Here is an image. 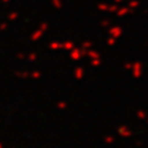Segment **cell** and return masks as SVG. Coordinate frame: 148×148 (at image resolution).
<instances>
[{
	"label": "cell",
	"instance_id": "5b68a950",
	"mask_svg": "<svg viewBox=\"0 0 148 148\" xmlns=\"http://www.w3.org/2000/svg\"><path fill=\"white\" fill-rule=\"evenodd\" d=\"M38 57H40L38 52H37V51H34V52L27 53L26 59H27V61H29L30 63H35V62H37V59H38Z\"/></svg>",
	"mask_w": 148,
	"mask_h": 148
},
{
	"label": "cell",
	"instance_id": "7c38bea8",
	"mask_svg": "<svg viewBox=\"0 0 148 148\" xmlns=\"http://www.w3.org/2000/svg\"><path fill=\"white\" fill-rule=\"evenodd\" d=\"M1 1H3V3H5V4H6V3H9V1H10V0H1Z\"/></svg>",
	"mask_w": 148,
	"mask_h": 148
},
{
	"label": "cell",
	"instance_id": "3957f363",
	"mask_svg": "<svg viewBox=\"0 0 148 148\" xmlns=\"http://www.w3.org/2000/svg\"><path fill=\"white\" fill-rule=\"evenodd\" d=\"M30 11H31V10H26L25 15H29V16H31V17H34L35 20H37L36 14H31V15H30ZM37 15H40V14H37ZM37 21H38V20H37ZM12 27H14V26H12ZM9 38H10V34H9V35H1V36H0V46H3Z\"/></svg>",
	"mask_w": 148,
	"mask_h": 148
},
{
	"label": "cell",
	"instance_id": "9c48e42d",
	"mask_svg": "<svg viewBox=\"0 0 148 148\" xmlns=\"http://www.w3.org/2000/svg\"><path fill=\"white\" fill-rule=\"evenodd\" d=\"M52 4L56 9H61L62 4H61V0H52Z\"/></svg>",
	"mask_w": 148,
	"mask_h": 148
},
{
	"label": "cell",
	"instance_id": "7a4b0ae2",
	"mask_svg": "<svg viewBox=\"0 0 148 148\" xmlns=\"http://www.w3.org/2000/svg\"><path fill=\"white\" fill-rule=\"evenodd\" d=\"M5 17H6V21L15 22V21H17L18 18H20V11L18 10H10L5 15Z\"/></svg>",
	"mask_w": 148,
	"mask_h": 148
},
{
	"label": "cell",
	"instance_id": "6da1fadb",
	"mask_svg": "<svg viewBox=\"0 0 148 148\" xmlns=\"http://www.w3.org/2000/svg\"><path fill=\"white\" fill-rule=\"evenodd\" d=\"M43 36H45L43 32L41 31L40 29H37V30H34L32 32H30L29 40L31 41V42H37V41H41V40H42Z\"/></svg>",
	"mask_w": 148,
	"mask_h": 148
},
{
	"label": "cell",
	"instance_id": "8992f818",
	"mask_svg": "<svg viewBox=\"0 0 148 148\" xmlns=\"http://www.w3.org/2000/svg\"><path fill=\"white\" fill-rule=\"evenodd\" d=\"M38 29L43 32V34H46V32L49 31V22L47 20H43V21H40L38 24Z\"/></svg>",
	"mask_w": 148,
	"mask_h": 148
},
{
	"label": "cell",
	"instance_id": "30bf717a",
	"mask_svg": "<svg viewBox=\"0 0 148 148\" xmlns=\"http://www.w3.org/2000/svg\"><path fill=\"white\" fill-rule=\"evenodd\" d=\"M73 47V43L72 42H64L62 43V48L63 49H69V48H72Z\"/></svg>",
	"mask_w": 148,
	"mask_h": 148
},
{
	"label": "cell",
	"instance_id": "8fae6325",
	"mask_svg": "<svg viewBox=\"0 0 148 148\" xmlns=\"http://www.w3.org/2000/svg\"><path fill=\"white\" fill-rule=\"evenodd\" d=\"M0 148H5V147H4V145H3V142H0Z\"/></svg>",
	"mask_w": 148,
	"mask_h": 148
},
{
	"label": "cell",
	"instance_id": "ba28073f",
	"mask_svg": "<svg viewBox=\"0 0 148 148\" xmlns=\"http://www.w3.org/2000/svg\"><path fill=\"white\" fill-rule=\"evenodd\" d=\"M67 108V103H64V101H57L56 103V109L57 110H66Z\"/></svg>",
	"mask_w": 148,
	"mask_h": 148
},
{
	"label": "cell",
	"instance_id": "277c9868",
	"mask_svg": "<svg viewBox=\"0 0 148 148\" xmlns=\"http://www.w3.org/2000/svg\"><path fill=\"white\" fill-rule=\"evenodd\" d=\"M42 77H43V73L41 72L40 69H34V71L30 72V79L34 82H38Z\"/></svg>",
	"mask_w": 148,
	"mask_h": 148
},
{
	"label": "cell",
	"instance_id": "52a82bcc",
	"mask_svg": "<svg viewBox=\"0 0 148 148\" xmlns=\"http://www.w3.org/2000/svg\"><path fill=\"white\" fill-rule=\"evenodd\" d=\"M9 27H10V22L9 21H0V32H5L9 30Z\"/></svg>",
	"mask_w": 148,
	"mask_h": 148
}]
</instances>
